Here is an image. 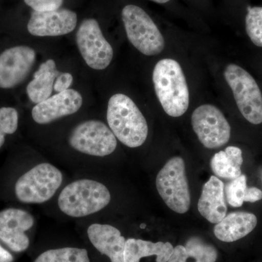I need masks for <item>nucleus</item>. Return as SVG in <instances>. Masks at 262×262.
<instances>
[{
    "label": "nucleus",
    "instance_id": "12",
    "mask_svg": "<svg viewBox=\"0 0 262 262\" xmlns=\"http://www.w3.org/2000/svg\"><path fill=\"white\" fill-rule=\"evenodd\" d=\"M34 224L29 212L9 208L0 212V239L14 252H23L29 248V238L25 232Z\"/></svg>",
    "mask_w": 262,
    "mask_h": 262
},
{
    "label": "nucleus",
    "instance_id": "10",
    "mask_svg": "<svg viewBox=\"0 0 262 262\" xmlns=\"http://www.w3.org/2000/svg\"><path fill=\"white\" fill-rule=\"evenodd\" d=\"M191 120L193 130L205 147L216 149L228 143L230 125L223 113L213 105H201L194 110Z\"/></svg>",
    "mask_w": 262,
    "mask_h": 262
},
{
    "label": "nucleus",
    "instance_id": "23",
    "mask_svg": "<svg viewBox=\"0 0 262 262\" xmlns=\"http://www.w3.org/2000/svg\"><path fill=\"white\" fill-rule=\"evenodd\" d=\"M246 30L253 44L262 47V7L248 8Z\"/></svg>",
    "mask_w": 262,
    "mask_h": 262
},
{
    "label": "nucleus",
    "instance_id": "15",
    "mask_svg": "<svg viewBox=\"0 0 262 262\" xmlns=\"http://www.w3.org/2000/svg\"><path fill=\"white\" fill-rule=\"evenodd\" d=\"M91 244L111 262H124L126 239L116 227L110 225L93 224L88 229Z\"/></svg>",
    "mask_w": 262,
    "mask_h": 262
},
{
    "label": "nucleus",
    "instance_id": "6",
    "mask_svg": "<svg viewBox=\"0 0 262 262\" xmlns=\"http://www.w3.org/2000/svg\"><path fill=\"white\" fill-rule=\"evenodd\" d=\"M156 187L165 204L177 213H187L191 195L186 176L184 160L180 157L169 160L156 178Z\"/></svg>",
    "mask_w": 262,
    "mask_h": 262
},
{
    "label": "nucleus",
    "instance_id": "22",
    "mask_svg": "<svg viewBox=\"0 0 262 262\" xmlns=\"http://www.w3.org/2000/svg\"><path fill=\"white\" fill-rule=\"evenodd\" d=\"M34 262H91L87 250L66 247L48 250Z\"/></svg>",
    "mask_w": 262,
    "mask_h": 262
},
{
    "label": "nucleus",
    "instance_id": "14",
    "mask_svg": "<svg viewBox=\"0 0 262 262\" xmlns=\"http://www.w3.org/2000/svg\"><path fill=\"white\" fill-rule=\"evenodd\" d=\"M82 105L80 93L73 89L67 90L37 103L32 110V118L39 125H46L73 115L80 110Z\"/></svg>",
    "mask_w": 262,
    "mask_h": 262
},
{
    "label": "nucleus",
    "instance_id": "20",
    "mask_svg": "<svg viewBox=\"0 0 262 262\" xmlns=\"http://www.w3.org/2000/svg\"><path fill=\"white\" fill-rule=\"evenodd\" d=\"M218 251L213 245L198 237H190L185 246H177L168 262H215Z\"/></svg>",
    "mask_w": 262,
    "mask_h": 262
},
{
    "label": "nucleus",
    "instance_id": "18",
    "mask_svg": "<svg viewBox=\"0 0 262 262\" xmlns=\"http://www.w3.org/2000/svg\"><path fill=\"white\" fill-rule=\"evenodd\" d=\"M170 243H152L130 238L125 243L124 262H140L142 258L156 256V262H168L173 251Z\"/></svg>",
    "mask_w": 262,
    "mask_h": 262
},
{
    "label": "nucleus",
    "instance_id": "17",
    "mask_svg": "<svg viewBox=\"0 0 262 262\" xmlns=\"http://www.w3.org/2000/svg\"><path fill=\"white\" fill-rule=\"evenodd\" d=\"M257 218L248 212H233L215 224L214 234L220 241L232 243L244 238L257 225Z\"/></svg>",
    "mask_w": 262,
    "mask_h": 262
},
{
    "label": "nucleus",
    "instance_id": "5",
    "mask_svg": "<svg viewBox=\"0 0 262 262\" xmlns=\"http://www.w3.org/2000/svg\"><path fill=\"white\" fill-rule=\"evenodd\" d=\"M122 19L127 37L142 54L157 56L165 48V39L152 19L140 7L126 5L122 10Z\"/></svg>",
    "mask_w": 262,
    "mask_h": 262
},
{
    "label": "nucleus",
    "instance_id": "24",
    "mask_svg": "<svg viewBox=\"0 0 262 262\" xmlns=\"http://www.w3.org/2000/svg\"><path fill=\"white\" fill-rule=\"evenodd\" d=\"M247 179L245 175H241L238 178L233 179L225 188L227 201L231 206L239 208L244 204L248 187Z\"/></svg>",
    "mask_w": 262,
    "mask_h": 262
},
{
    "label": "nucleus",
    "instance_id": "3",
    "mask_svg": "<svg viewBox=\"0 0 262 262\" xmlns=\"http://www.w3.org/2000/svg\"><path fill=\"white\" fill-rule=\"evenodd\" d=\"M111 194L102 183L91 179H80L63 188L58 205L66 215L81 218L94 214L108 206Z\"/></svg>",
    "mask_w": 262,
    "mask_h": 262
},
{
    "label": "nucleus",
    "instance_id": "26",
    "mask_svg": "<svg viewBox=\"0 0 262 262\" xmlns=\"http://www.w3.org/2000/svg\"><path fill=\"white\" fill-rule=\"evenodd\" d=\"M34 11H51L60 9L63 0H24Z\"/></svg>",
    "mask_w": 262,
    "mask_h": 262
},
{
    "label": "nucleus",
    "instance_id": "13",
    "mask_svg": "<svg viewBox=\"0 0 262 262\" xmlns=\"http://www.w3.org/2000/svg\"><path fill=\"white\" fill-rule=\"evenodd\" d=\"M77 22V14L68 9L33 11L27 29L36 37H57L72 32Z\"/></svg>",
    "mask_w": 262,
    "mask_h": 262
},
{
    "label": "nucleus",
    "instance_id": "1",
    "mask_svg": "<svg viewBox=\"0 0 262 262\" xmlns=\"http://www.w3.org/2000/svg\"><path fill=\"white\" fill-rule=\"evenodd\" d=\"M153 84L164 111L169 116L179 117L187 111L189 92L182 67L172 58H164L155 65Z\"/></svg>",
    "mask_w": 262,
    "mask_h": 262
},
{
    "label": "nucleus",
    "instance_id": "25",
    "mask_svg": "<svg viewBox=\"0 0 262 262\" xmlns=\"http://www.w3.org/2000/svg\"><path fill=\"white\" fill-rule=\"evenodd\" d=\"M18 125V114L15 108H0V148L4 144L5 136L14 134Z\"/></svg>",
    "mask_w": 262,
    "mask_h": 262
},
{
    "label": "nucleus",
    "instance_id": "29",
    "mask_svg": "<svg viewBox=\"0 0 262 262\" xmlns=\"http://www.w3.org/2000/svg\"><path fill=\"white\" fill-rule=\"evenodd\" d=\"M13 256L0 245V262H13Z\"/></svg>",
    "mask_w": 262,
    "mask_h": 262
},
{
    "label": "nucleus",
    "instance_id": "4",
    "mask_svg": "<svg viewBox=\"0 0 262 262\" xmlns=\"http://www.w3.org/2000/svg\"><path fill=\"white\" fill-rule=\"evenodd\" d=\"M62 182L63 174L59 169L51 163L38 164L18 179L15 195L24 203H46L55 195Z\"/></svg>",
    "mask_w": 262,
    "mask_h": 262
},
{
    "label": "nucleus",
    "instance_id": "8",
    "mask_svg": "<svg viewBox=\"0 0 262 262\" xmlns=\"http://www.w3.org/2000/svg\"><path fill=\"white\" fill-rule=\"evenodd\" d=\"M69 143L79 152L94 157L113 154L117 146L113 131L99 120H88L77 125L71 132Z\"/></svg>",
    "mask_w": 262,
    "mask_h": 262
},
{
    "label": "nucleus",
    "instance_id": "9",
    "mask_svg": "<svg viewBox=\"0 0 262 262\" xmlns=\"http://www.w3.org/2000/svg\"><path fill=\"white\" fill-rule=\"evenodd\" d=\"M76 42L84 61L91 69L105 70L113 61V48L103 35L96 19L88 18L82 22Z\"/></svg>",
    "mask_w": 262,
    "mask_h": 262
},
{
    "label": "nucleus",
    "instance_id": "28",
    "mask_svg": "<svg viewBox=\"0 0 262 262\" xmlns=\"http://www.w3.org/2000/svg\"><path fill=\"white\" fill-rule=\"evenodd\" d=\"M262 199V191L256 187L248 188L245 202L256 203Z\"/></svg>",
    "mask_w": 262,
    "mask_h": 262
},
{
    "label": "nucleus",
    "instance_id": "16",
    "mask_svg": "<svg viewBox=\"0 0 262 262\" xmlns=\"http://www.w3.org/2000/svg\"><path fill=\"white\" fill-rule=\"evenodd\" d=\"M225 188L224 183L214 176L203 186L198 201V211L212 224L219 223L227 215Z\"/></svg>",
    "mask_w": 262,
    "mask_h": 262
},
{
    "label": "nucleus",
    "instance_id": "2",
    "mask_svg": "<svg viewBox=\"0 0 262 262\" xmlns=\"http://www.w3.org/2000/svg\"><path fill=\"white\" fill-rule=\"evenodd\" d=\"M106 119L115 137L124 145L139 147L147 139V122L140 110L126 95L117 94L110 98Z\"/></svg>",
    "mask_w": 262,
    "mask_h": 262
},
{
    "label": "nucleus",
    "instance_id": "7",
    "mask_svg": "<svg viewBox=\"0 0 262 262\" xmlns=\"http://www.w3.org/2000/svg\"><path fill=\"white\" fill-rule=\"evenodd\" d=\"M224 75L243 116L253 125L262 123L261 91L252 76L234 63L227 66Z\"/></svg>",
    "mask_w": 262,
    "mask_h": 262
},
{
    "label": "nucleus",
    "instance_id": "19",
    "mask_svg": "<svg viewBox=\"0 0 262 262\" xmlns=\"http://www.w3.org/2000/svg\"><path fill=\"white\" fill-rule=\"evenodd\" d=\"M60 72L57 70L56 62L48 59L34 73V79L29 82L27 93L33 103H39L51 97L53 83Z\"/></svg>",
    "mask_w": 262,
    "mask_h": 262
},
{
    "label": "nucleus",
    "instance_id": "11",
    "mask_svg": "<svg viewBox=\"0 0 262 262\" xmlns=\"http://www.w3.org/2000/svg\"><path fill=\"white\" fill-rule=\"evenodd\" d=\"M35 60V51L28 46H15L3 51L0 54V89H13L24 82Z\"/></svg>",
    "mask_w": 262,
    "mask_h": 262
},
{
    "label": "nucleus",
    "instance_id": "27",
    "mask_svg": "<svg viewBox=\"0 0 262 262\" xmlns=\"http://www.w3.org/2000/svg\"><path fill=\"white\" fill-rule=\"evenodd\" d=\"M73 82V77L70 73H60L55 82L54 90L57 93L63 92L70 89Z\"/></svg>",
    "mask_w": 262,
    "mask_h": 262
},
{
    "label": "nucleus",
    "instance_id": "30",
    "mask_svg": "<svg viewBox=\"0 0 262 262\" xmlns=\"http://www.w3.org/2000/svg\"><path fill=\"white\" fill-rule=\"evenodd\" d=\"M151 1L155 2L156 3H159V4H165V3H168L170 0H151Z\"/></svg>",
    "mask_w": 262,
    "mask_h": 262
},
{
    "label": "nucleus",
    "instance_id": "21",
    "mask_svg": "<svg viewBox=\"0 0 262 262\" xmlns=\"http://www.w3.org/2000/svg\"><path fill=\"white\" fill-rule=\"evenodd\" d=\"M244 163L242 150L237 146H228L213 157L212 170L216 177L233 180L242 175L241 166Z\"/></svg>",
    "mask_w": 262,
    "mask_h": 262
}]
</instances>
